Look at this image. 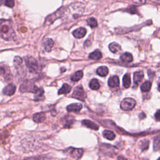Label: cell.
I'll return each instance as SVG.
<instances>
[{"instance_id": "obj_11", "label": "cell", "mask_w": 160, "mask_h": 160, "mask_svg": "<svg viewBox=\"0 0 160 160\" xmlns=\"http://www.w3.org/2000/svg\"><path fill=\"white\" fill-rule=\"evenodd\" d=\"M108 86L110 88H116L119 85V79L118 76H112L109 78L108 81Z\"/></svg>"}, {"instance_id": "obj_24", "label": "cell", "mask_w": 160, "mask_h": 160, "mask_svg": "<svg viewBox=\"0 0 160 160\" xmlns=\"http://www.w3.org/2000/svg\"><path fill=\"white\" fill-rule=\"evenodd\" d=\"M83 76V72L82 71H78L74 74L71 76V79L72 81H78Z\"/></svg>"}, {"instance_id": "obj_22", "label": "cell", "mask_w": 160, "mask_h": 160, "mask_svg": "<svg viewBox=\"0 0 160 160\" xmlns=\"http://www.w3.org/2000/svg\"><path fill=\"white\" fill-rule=\"evenodd\" d=\"M89 88L92 90H98L100 88V84L98 79H92L89 82Z\"/></svg>"}, {"instance_id": "obj_33", "label": "cell", "mask_w": 160, "mask_h": 160, "mask_svg": "<svg viewBox=\"0 0 160 160\" xmlns=\"http://www.w3.org/2000/svg\"><path fill=\"white\" fill-rule=\"evenodd\" d=\"M154 117H155L157 121H158L159 120V109L157 110V111H156V112L154 115Z\"/></svg>"}, {"instance_id": "obj_36", "label": "cell", "mask_w": 160, "mask_h": 160, "mask_svg": "<svg viewBox=\"0 0 160 160\" xmlns=\"http://www.w3.org/2000/svg\"><path fill=\"white\" fill-rule=\"evenodd\" d=\"M157 160H159V158H158V159H157Z\"/></svg>"}, {"instance_id": "obj_1", "label": "cell", "mask_w": 160, "mask_h": 160, "mask_svg": "<svg viewBox=\"0 0 160 160\" xmlns=\"http://www.w3.org/2000/svg\"><path fill=\"white\" fill-rule=\"evenodd\" d=\"M0 36L6 41H12L16 39V33L11 20L0 19Z\"/></svg>"}, {"instance_id": "obj_27", "label": "cell", "mask_w": 160, "mask_h": 160, "mask_svg": "<svg viewBox=\"0 0 160 160\" xmlns=\"http://www.w3.org/2000/svg\"><path fill=\"white\" fill-rule=\"evenodd\" d=\"M139 146L142 151H144L149 147V141L147 139H143L139 142Z\"/></svg>"}, {"instance_id": "obj_16", "label": "cell", "mask_w": 160, "mask_h": 160, "mask_svg": "<svg viewBox=\"0 0 160 160\" xmlns=\"http://www.w3.org/2000/svg\"><path fill=\"white\" fill-rule=\"evenodd\" d=\"M45 118H46L45 114L42 112L36 113L33 115V117H32L33 121L37 123L42 122L44 120H45Z\"/></svg>"}, {"instance_id": "obj_13", "label": "cell", "mask_w": 160, "mask_h": 160, "mask_svg": "<svg viewBox=\"0 0 160 160\" xmlns=\"http://www.w3.org/2000/svg\"><path fill=\"white\" fill-rule=\"evenodd\" d=\"M86 33V30L85 28H79L76 29H75L73 32H72V34L74 36V38L79 39V38H82L84 36V35Z\"/></svg>"}, {"instance_id": "obj_30", "label": "cell", "mask_w": 160, "mask_h": 160, "mask_svg": "<svg viewBox=\"0 0 160 160\" xmlns=\"http://www.w3.org/2000/svg\"><path fill=\"white\" fill-rule=\"evenodd\" d=\"M64 126H70L74 122L73 119H71V117H66L64 120Z\"/></svg>"}, {"instance_id": "obj_19", "label": "cell", "mask_w": 160, "mask_h": 160, "mask_svg": "<svg viewBox=\"0 0 160 160\" xmlns=\"http://www.w3.org/2000/svg\"><path fill=\"white\" fill-rule=\"evenodd\" d=\"M89 58L92 60H96V61L99 60L102 58V54L99 50L96 49L89 54Z\"/></svg>"}, {"instance_id": "obj_14", "label": "cell", "mask_w": 160, "mask_h": 160, "mask_svg": "<svg viewBox=\"0 0 160 160\" xmlns=\"http://www.w3.org/2000/svg\"><path fill=\"white\" fill-rule=\"evenodd\" d=\"M143 78H144V73L142 71H140L135 72L134 73V76H133L134 84L138 86L139 83L141 81V80L143 79Z\"/></svg>"}, {"instance_id": "obj_18", "label": "cell", "mask_w": 160, "mask_h": 160, "mask_svg": "<svg viewBox=\"0 0 160 160\" xmlns=\"http://www.w3.org/2000/svg\"><path fill=\"white\" fill-rule=\"evenodd\" d=\"M109 72V70H108V68L106 67V66H100L99 67L97 70H96V73L100 76H102V77H104V76H106L108 75Z\"/></svg>"}, {"instance_id": "obj_26", "label": "cell", "mask_w": 160, "mask_h": 160, "mask_svg": "<svg viewBox=\"0 0 160 160\" xmlns=\"http://www.w3.org/2000/svg\"><path fill=\"white\" fill-rule=\"evenodd\" d=\"M151 82L149 81H147L144 82L141 86V90L142 92H148L149 91L151 88Z\"/></svg>"}, {"instance_id": "obj_31", "label": "cell", "mask_w": 160, "mask_h": 160, "mask_svg": "<svg viewBox=\"0 0 160 160\" xmlns=\"http://www.w3.org/2000/svg\"><path fill=\"white\" fill-rule=\"evenodd\" d=\"M22 63V59L19 56H15L14 59V64L15 67L21 65Z\"/></svg>"}, {"instance_id": "obj_3", "label": "cell", "mask_w": 160, "mask_h": 160, "mask_svg": "<svg viewBox=\"0 0 160 160\" xmlns=\"http://www.w3.org/2000/svg\"><path fill=\"white\" fill-rule=\"evenodd\" d=\"M26 64L31 72H37L39 71V64L35 58L32 56L24 57Z\"/></svg>"}, {"instance_id": "obj_34", "label": "cell", "mask_w": 160, "mask_h": 160, "mask_svg": "<svg viewBox=\"0 0 160 160\" xmlns=\"http://www.w3.org/2000/svg\"><path fill=\"white\" fill-rule=\"evenodd\" d=\"M118 160H127V159L125 158L123 156H119L118 158Z\"/></svg>"}, {"instance_id": "obj_15", "label": "cell", "mask_w": 160, "mask_h": 160, "mask_svg": "<svg viewBox=\"0 0 160 160\" xmlns=\"http://www.w3.org/2000/svg\"><path fill=\"white\" fill-rule=\"evenodd\" d=\"M82 124L86 126L88 128L94 129V130H98L99 129V126L98 125H97L96 123H94V122L90 121V120H88V119H84L82 121Z\"/></svg>"}, {"instance_id": "obj_32", "label": "cell", "mask_w": 160, "mask_h": 160, "mask_svg": "<svg viewBox=\"0 0 160 160\" xmlns=\"http://www.w3.org/2000/svg\"><path fill=\"white\" fill-rule=\"evenodd\" d=\"M4 4L6 6L9 8H12L14 6V1L12 0H6L4 2Z\"/></svg>"}, {"instance_id": "obj_4", "label": "cell", "mask_w": 160, "mask_h": 160, "mask_svg": "<svg viewBox=\"0 0 160 160\" xmlns=\"http://www.w3.org/2000/svg\"><path fill=\"white\" fill-rule=\"evenodd\" d=\"M136 104V101L131 98L124 99L120 105L121 108L124 111H129L132 109Z\"/></svg>"}, {"instance_id": "obj_5", "label": "cell", "mask_w": 160, "mask_h": 160, "mask_svg": "<svg viewBox=\"0 0 160 160\" xmlns=\"http://www.w3.org/2000/svg\"><path fill=\"white\" fill-rule=\"evenodd\" d=\"M0 74L7 81L12 79V74L9 67L3 62H0Z\"/></svg>"}, {"instance_id": "obj_9", "label": "cell", "mask_w": 160, "mask_h": 160, "mask_svg": "<svg viewBox=\"0 0 160 160\" xmlns=\"http://www.w3.org/2000/svg\"><path fill=\"white\" fill-rule=\"evenodd\" d=\"M16 87L14 84H10L7 85L2 89V94L6 96H12L16 92Z\"/></svg>"}, {"instance_id": "obj_8", "label": "cell", "mask_w": 160, "mask_h": 160, "mask_svg": "<svg viewBox=\"0 0 160 160\" xmlns=\"http://www.w3.org/2000/svg\"><path fill=\"white\" fill-rule=\"evenodd\" d=\"M65 12V9H63L62 8L59 9L57 11H56L54 13L49 15L48 17H47L45 23L46 24H51L54 19L61 17L62 16L63 13Z\"/></svg>"}, {"instance_id": "obj_10", "label": "cell", "mask_w": 160, "mask_h": 160, "mask_svg": "<svg viewBox=\"0 0 160 160\" xmlns=\"http://www.w3.org/2000/svg\"><path fill=\"white\" fill-rule=\"evenodd\" d=\"M82 106L80 103H73L68 105L66 108L68 112H78L82 109Z\"/></svg>"}, {"instance_id": "obj_28", "label": "cell", "mask_w": 160, "mask_h": 160, "mask_svg": "<svg viewBox=\"0 0 160 160\" xmlns=\"http://www.w3.org/2000/svg\"><path fill=\"white\" fill-rule=\"evenodd\" d=\"M87 22H88V24L91 28H95L98 25V23H97V21L94 18H90L88 19L87 21Z\"/></svg>"}, {"instance_id": "obj_35", "label": "cell", "mask_w": 160, "mask_h": 160, "mask_svg": "<svg viewBox=\"0 0 160 160\" xmlns=\"http://www.w3.org/2000/svg\"><path fill=\"white\" fill-rule=\"evenodd\" d=\"M4 1H1V0H0V6H1V5H2V4L4 3Z\"/></svg>"}, {"instance_id": "obj_23", "label": "cell", "mask_w": 160, "mask_h": 160, "mask_svg": "<svg viewBox=\"0 0 160 160\" xmlns=\"http://www.w3.org/2000/svg\"><path fill=\"white\" fill-rule=\"evenodd\" d=\"M122 83H123V86L125 88H129L131 85V77L129 74H126L122 78Z\"/></svg>"}, {"instance_id": "obj_29", "label": "cell", "mask_w": 160, "mask_h": 160, "mask_svg": "<svg viewBox=\"0 0 160 160\" xmlns=\"http://www.w3.org/2000/svg\"><path fill=\"white\" fill-rule=\"evenodd\" d=\"M153 148L154 151H158L159 149V136H157L154 140Z\"/></svg>"}, {"instance_id": "obj_12", "label": "cell", "mask_w": 160, "mask_h": 160, "mask_svg": "<svg viewBox=\"0 0 160 160\" xmlns=\"http://www.w3.org/2000/svg\"><path fill=\"white\" fill-rule=\"evenodd\" d=\"M53 45H54V41L52 39L46 38L43 41L42 46L45 51L47 52H49L51 50Z\"/></svg>"}, {"instance_id": "obj_7", "label": "cell", "mask_w": 160, "mask_h": 160, "mask_svg": "<svg viewBox=\"0 0 160 160\" xmlns=\"http://www.w3.org/2000/svg\"><path fill=\"white\" fill-rule=\"evenodd\" d=\"M72 97L77 99L84 101L86 98V94L82 86H79L76 87L72 94Z\"/></svg>"}, {"instance_id": "obj_17", "label": "cell", "mask_w": 160, "mask_h": 160, "mask_svg": "<svg viewBox=\"0 0 160 160\" xmlns=\"http://www.w3.org/2000/svg\"><path fill=\"white\" fill-rule=\"evenodd\" d=\"M132 56L129 52H124L120 56V59L121 61L126 63H129L132 61Z\"/></svg>"}, {"instance_id": "obj_20", "label": "cell", "mask_w": 160, "mask_h": 160, "mask_svg": "<svg viewBox=\"0 0 160 160\" xmlns=\"http://www.w3.org/2000/svg\"><path fill=\"white\" fill-rule=\"evenodd\" d=\"M71 90V86L68 84H64L59 89L58 93V94H68Z\"/></svg>"}, {"instance_id": "obj_25", "label": "cell", "mask_w": 160, "mask_h": 160, "mask_svg": "<svg viewBox=\"0 0 160 160\" xmlns=\"http://www.w3.org/2000/svg\"><path fill=\"white\" fill-rule=\"evenodd\" d=\"M102 134L103 136L108 140H113L116 137L115 134L112 131L110 130H105L103 131Z\"/></svg>"}, {"instance_id": "obj_21", "label": "cell", "mask_w": 160, "mask_h": 160, "mask_svg": "<svg viewBox=\"0 0 160 160\" xmlns=\"http://www.w3.org/2000/svg\"><path fill=\"white\" fill-rule=\"evenodd\" d=\"M109 50L113 52V53H116L118 52H119L121 49V46L118 44L117 42H112L111 43L109 44Z\"/></svg>"}, {"instance_id": "obj_2", "label": "cell", "mask_w": 160, "mask_h": 160, "mask_svg": "<svg viewBox=\"0 0 160 160\" xmlns=\"http://www.w3.org/2000/svg\"><path fill=\"white\" fill-rule=\"evenodd\" d=\"M42 88L37 87L32 81L27 80L25 81L20 86L19 91L21 92H32L38 94Z\"/></svg>"}, {"instance_id": "obj_6", "label": "cell", "mask_w": 160, "mask_h": 160, "mask_svg": "<svg viewBox=\"0 0 160 160\" xmlns=\"http://www.w3.org/2000/svg\"><path fill=\"white\" fill-rule=\"evenodd\" d=\"M65 152L68 154L71 157L78 159H80L82 156L83 150L82 149L69 147L65 150Z\"/></svg>"}]
</instances>
